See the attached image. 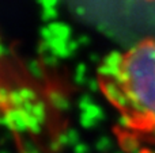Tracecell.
Wrapping results in <instances>:
<instances>
[{
    "mask_svg": "<svg viewBox=\"0 0 155 153\" xmlns=\"http://www.w3.org/2000/svg\"><path fill=\"white\" fill-rule=\"evenodd\" d=\"M150 2H155V0H150Z\"/></svg>",
    "mask_w": 155,
    "mask_h": 153,
    "instance_id": "7a4b0ae2",
    "label": "cell"
},
{
    "mask_svg": "<svg viewBox=\"0 0 155 153\" xmlns=\"http://www.w3.org/2000/svg\"><path fill=\"white\" fill-rule=\"evenodd\" d=\"M98 87L127 129L155 130V38L110 54L98 69Z\"/></svg>",
    "mask_w": 155,
    "mask_h": 153,
    "instance_id": "6da1fadb",
    "label": "cell"
}]
</instances>
